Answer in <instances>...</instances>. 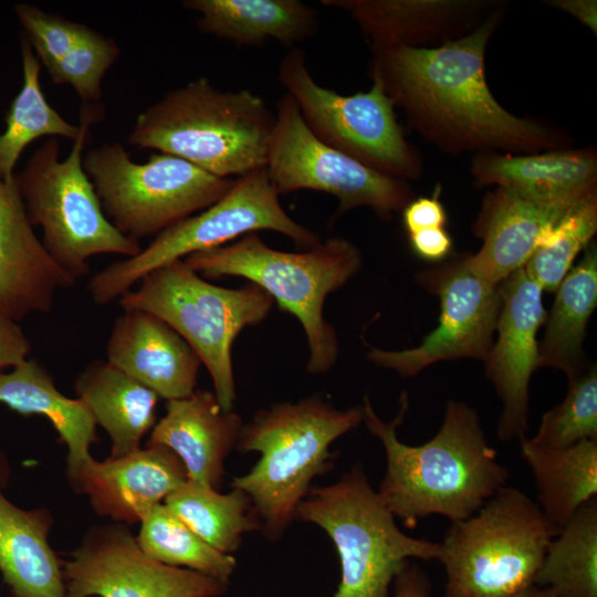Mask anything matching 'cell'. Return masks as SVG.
<instances>
[{
  "mask_svg": "<svg viewBox=\"0 0 597 597\" xmlns=\"http://www.w3.org/2000/svg\"><path fill=\"white\" fill-rule=\"evenodd\" d=\"M496 22L493 14L434 48L371 46V76L381 81L394 106L450 150L527 153L554 144L546 128L504 109L488 86L484 53Z\"/></svg>",
  "mask_w": 597,
  "mask_h": 597,
  "instance_id": "6da1fadb",
  "label": "cell"
},
{
  "mask_svg": "<svg viewBox=\"0 0 597 597\" xmlns=\"http://www.w3.org/2000/svg\"><path fill=\"white\" fill-rule=\"evenodd\" d=\"M408 394L391 421L375 412L368 397L363 408L367 429L383 443L387 469L378 495L406 527L432 514L451 522L474 514L506 485L509 470L483 432L476 411L469 405L449 400L439 431L420 446L401 442L397 428L408 411Z\"/></svg>",
  "mask_w": 597,
  "mask_h": 597,
  "instance_id": "7a4b0ae2",
  "label": "cell"
},
{
  "mask_svg": "<svg viewBox=\"0 0 597 597\" xmlns=\"http://www.w3.org/2000/svg\"><path fill=\"white\" fill-rule=\"evenodd\" d=\"M274 122L253 92L220 91L200 77L140 113L128 140L220 178L241 177L265 167Z\"/></svg>",
  "mask_w": 597,
  "mask_h": 597,
  "instance_id": "3957f363",
  "label": "cell"
},
{
  "mask_svg": "<svg viewBox=\"0 0 597 597\" xmlns=\"http://www.w3.org/2000/svg\"><path fill=\"white\" fill-rule=\"evenodd\" d=\"M182 260L205 277L241 276L263 289L303 326L310 352L307 371L322 374L334 366L338 341L323 308L327 295L360 270L362 255L352 242L333 237L305 252H285L249 232Z\"/></svg>",
  "mask_w": 597,
  "mask_h": 597,
  "instance_id": "277c9868",
  "label": "cell"
},
{
  "mask_svg": "<svg viewBox=\"0 0 597 597\" xmlns=\"http://www.w3.org/2000/svg\"><path fill=\"white\" fill-rule=\"evenodd\" d=\"M103 114L101 104H83L80 133L67 158L60 159V143L51 137L14 176L30 223L42 228L43 247L75 281L88 273L92 256L132 258L142 251L139 241L124 235L108 220L83 167L90 128Z\"/></svg>",
  "mask_w": 597,
  "mask_h": 597,
  "instance_id": "5b68a950",
  "label": "cell"
},
{
  "mask_svg": "<svg viewBox=\"0 0 597 597\" xmlns=\"http://www.w3.org/2000/svg\"><path fill=\"white\" fill-rule=\"evenodd\" d=\"M363 419L362 406L338 410L311 397L261 410L242 428L239 449L261 457L250 472L233 478L232 488L251 499L269 537L286 528L311 481L331 467L329 446Z\"/></svg>",
  "mask_w": 597,
  "mask_h": 597,
  "instance_id": "8992f818",
  "label": "cell"
},
{
  "mask_svg": "<svg viewBox=\"0 0 597 597\" xmlns=\"http://www.w3.org/2000/svg\"><path fill=\"white\" fill-rule=\"evenodd\" d=\"M558 533L537 503L503 486L446 532L438 559L447 574L444 597H512L533 586Z\"/></svg>",
  "mask_w": 597,
  "mask_h": 597,
  "instance_id": "52a82bcc",
  "label": "cell"
},
{
  "mask_svg": "<svg viewBox=\"0 0 597 597\" xmlns=\"http://www.w3.org/2000/svg\"><path fill=\"white\" fill-rule=\"evenodd\" d=\"M138 283L118 298L122 308L146 311L172 327L208 369L220 407L231 411L235 399L233 342L243 328L269 315L272 296L253 283L239 289L212 284L184 260L150 271Z\"/></svg>",
  "mask_w": 597,
  "mask_h": 597,
  "instance_id": "ba28073f",
  "label": "cell"
},
{
  "mask_svg": "<svg viewBox=\"0 0 597 597\" xmlns=\"http://www.w3.org/2000/svg\"><path fill=\"white\" fill-rule=\"evenodd\" d=\"M295 517L317 524L336 546L342 573L333 597H387L409 558L440 556V543L399 530L362 467L332 485L312 489Z\"/></svg>",
  "mask_w": 597,
  "mask_h": 597,
  "instance_id": "9c48e42d",
  "label": "cell"
},
{
  "mask_svg": "<svg viewBox=\"0 0 597 597\" xmlns=\"http://www.w3.org/2000/svg\"><path fill=\"white\" fill-rule=\"evenodd\" d=\"M266 168L238 177L217 202L156 235L132 258L95 273L87 283L92 300L106 305L133 289L150 271L205 250L226 245L249 232L270 230L311 249L321 242L317 233L294 221L283 209Z\"/></svg>",
  "mask_w": 597,
  "mask_h": 597,
  "instance_id": "30bf717a",
  "label": "cell"
},
{
  "mask_svg": "<svg viewBox=\"0 0 597 597\" xmlns=\"http://www.w3.org/2000/svg\"><path fill=\"white\" fill-rule=\"evenodd\" d=\"M83 167L108 220L137 241L207 209L234 182L164 153L136 163L119 143L91 149Z\"/></svg>",
  "mask_w": 597,
  "mask_h": 597,
  "instance_id": "8fae6325",
  "label": "cell"
},
{
  "mask_svg": "<svg viewBox=\"0 0 597 597\" xmlns=\"http://www.w3.org/2000/svg\"><path fill=\"white\" fill-rule=\"evenodd\" d=\"M371 77L369 91L346 96L313 78L302 50H290L279 65L281 84L317 139L380 174L413 178L419 171L417 157L381 81Z\"/></svg>",
  "mask_w": 597,
  "mask_h": 597,
  "instance_id": "7c38bea8",
  "label": "cell"
},
{
  "mask_svg": "<svg viewBox=\"0 0 597 597\" xmlns=\"http://www.w3.org/2000/svg\"><path fill=\"white\" fill-rule=\"evenodd\" d=\"M265 168L279 195L307 189L336 197L335 217L369 207L389 219L411 201L404 180L380 174L317 139L287 93L276 103Z\"/></svg>",
  "mask_w": 597,
  "mask_h": 597,
  "instance_id": "4fadbf2b",
  "label": "cell"
},
{
  "mask_svg": "<svg viewBox=\"0 0 597 597\" xmlns=\"http://www.w3.org/2000/svg\"><path fill=\"white\" fill-rule=\"evenodd\" d=\"M417 281L440 301L437 327L413 348L384 350L369 346L368 359L407 378L439 362H484L501 308L499 285L473 273L465 258L423 270Z\"/></svg>",
  "mask_w": 597,
  "mask_h": 597,
  "instance_id": "5bb4252c",
  "label": "cell"
},
{
  "mask_svg": "<svg viewBox=\"0 0 597 597\" xmlns=\"http://www.w3.org/2000/svg\"><path fill=\"white\" fill-rule=\"evenodd\" d=\"M66 597H218L227 585L147 556L123 523L91 528L62 562Z\"/></svg>",
  "mask_w": 597,
  "mask_h": 597,
  "instance_id": "9a60e30c",
  "label": "cell"
},
{
  "mask_svg": "<svg viewBox=\"0 0 597 597\" xmlns=\"http://www.w3.org/2000/svg\"><path fill=\"white\" fill-rule=\"evenodd\" d=\"M501 308L498 339L484 360L485 376L502 402L498 436L502 441L523 439L527 431L530 380L538 369V328L546 311L543 290L524 266L499 284Z\"/></svg>",
  "mask_w": 597,
  "mask_h": 597,
  "instance_id": "2e32d148",
  "label": "cell"
},
{
  "mask_svg": "<svg viewBox=\"0 0 597 597\" xmlns=\"http://www.w3.org/2000/svg\"><path fill=\"white\" fill-rule=\"evenodd\" d=\"M188 479L178 455L164 446H146L121 458H91L69 478L96 514L133 524Z\"/></svg>",
  "mask_w": 597,
  "mask_h": 597,
  "instance_id": "e0dca14e",
  "label": "cell"
},
{
  "mask_svg": "<svg viewBox=\"0 0 597 597\" xmlns=\"http://www.w3.org/2000/svg\"><path fill=\"white\" fill-rule=\"evenodd\" d=\"M75 284L36 237L15 184L0 179V315L50 313L57 292Z\"/></svg>",
  "mask_w": 597,
  "mask_h": 597,
  "instance_id": "ac0fdd59",
  "label": "cell"
},
{
  "mask_svg": "<svg viewBox=\"0 0 597 597\" xmlns=\"http://www.w3.org/2000/svg\"><path fill=\"white\" fill-rule=\"evenodd\" d=\"M107 362L159 398L188 397L196 390L201 360L166 322L142 310H124L106 345Z\"/></svg>",
  "mask_w": 597,
  "mask_h": 597,
  "instance_id": "d6986e66",
  "label": "cell"
},
{
  "mask_svg": "<svg viewBox=\"0 0 597 597\" xmlns=\"http://www.w3.org/2000/svg\"><path fill=\"white\" fill-rule=\"evenodd\" d=\"M579 200L540 202L498 188L485 198L474 224L483 243L465 258L468 266L482 280L499 285L526 264L540 237Z\"/></svg>",
  "mask_w": 597,
  "mask_h": 597,
  "instance_id": "ffe728a7",
  "label": "cell"
},
{
  "mask_svg": "<svg viewBox=\"0 0 597 597\" xmlns=\"http://www.w3.org/2000/svg\"><path fill=\"white\" fill-rule=\"evenodd\" d=\"M239 415L224 411L214 392L196 389L181 399L168 400L165 416L151 429L147 446H164L185 465L189 480L217 488L223 461L239 440Z\"/></svg>",
  "mask_w": 597,
  "mask_h": 597,
  "instance_id": "44dd1931",
  "label": "cell"
},
{
  "mask_svg": "<svg viewBox=\"0 0 597 597\" xmlns=\"http://www.w3.org/2000/svg\"><path fill=\"white\" fill-rule=\"evenodd\" d=\"M472 172L480 185H496L531 200L577 201L596 190L597 161L583 149L522 156L482 153Z\"/></svg>",
  "mask_w": 597,
  "mask_h": 597,
  "instance_id": "7402d4cb",
  "label": "cell"
},
{
  "mask_svg": "<svg viewBox=\"0 0 597 597\" xmlns=\"http://www.w3.org/2000/svg\"><path fill=\"white\" fill-rule=\"evenodd\" d=\"M0 488V572L11 597H66L62 562L49 543L45 509L23 510Z\"/></svg>",
  "mask_w": 597,
  "mask_h": 597,
  "instance_id": "603a6c76",
  "label": "cell"
},
{
  "mask_svg": "<svg viewBox=\"0 0 597 597\" xmlns=\"http://www.w3.org/2000/svg\"><path fill=\"white\" fill-rule=\"evenodd\" d=\"M182 7L200 14L201 32L238 45L274 40L292 48L318 28L317 12L298 0H186Z\"/></svg>",
  "mask_w": 597,
  "mask_h": 597,
  "instance_id": "cb8c5ba5",
  "label": "cell"
},
{
  "mask_svg": "<svg viewBox=\"0 0 597 597\" xmlns=\"http://www.w3.org/2000/svg\"><path fill=\"white\" fill-rule=\"evenodd\" d=\"M347 11L371 46H413L448 38L485 2L453 0H323Z\"/></svg>",
  "mask_w": 597,
  "mask_h": 597,
  "instance_id": "d4e9b609",
  "label": "cell"
},
{
  "mask_svg": "<svg viewBox=\"0 0 597 597\" xmlns=\"http://www.w3.org/2000/svg\"><path fill=\"white\" fill-rule=\"evenodd\" d=\"M74 390L108 434L109 458L140 449L142 439L156 425L159 397L107 360L88 364L77 376Z\"/></svg>",
  "mask_w": 597,
  "mask_h": 597,
  "instance_id": "484cf974",
  "label": "cell"
},
{
  "mask_svg": "<svg viewBox=\"0 0 597 597\" xmlns=\"http://www.w3.org/2000/svg\"><path fill=\"white\" fill-rule=\"evenodd\" d=\"M0 404L21 415L50 420L67 447V478L92 458L90 449L97 441L93 416L78 398L59 391L53 376L35 359L27 358L11 371H0Z\"/></svg>",
  "mask_w": 597,
  "mask_h": 597,
  "instance_id": "4316f807",
  "label": "cell"
},
{
  "mask_svg": "<svg viewBox=\"0 0 597 597\" xmlns=\"http://www.w3.org/2000/svg\"><path fill=\"white\" fill-rule=\"evenodd\" d=\"M597 305V250L588 245L584 258L572 266L556 289L538 342V368L551 367L568 380L579 376L584 365V341L588 321Z\"/></svg>",
  "mask_w": 597,
  "mask_h": 597,
  "instance_id": "83f0119b",
  "label": "cell"
},
{
  "mask_svg": "<svg viewBox=\"0 0 597 597\" xmlns=\"http://www.w3.org/2000/svg\"><path fill=\"white\" fill-rule=\"evenodd\" d=\"M521 455L533 473L537 505L558 532L597 496V439L554 449L523 438Z\"/></svg>",
  "mask_w": 597,
  "mask_h": 597,
  "instance_id": "f1b7e54d",
  "label": "cell"
},
{
  "mask_svg": "<svg viewBox=\"0 0 597 597\" xmlns=\"http://www.w3.org/2000/svg\"><path fill=\"white\" fill-rule=\"evenodd\" d=\"M22 86L12 101L0 133V179L14 182V168L20 155L42 136L75 140L80 125L65 121L45 100L40 83L41 63L23 33L20 35Z\"/></svg>",
  "mask_w": 597,
  "mask_h": 597,
  "instance_id": "f546056e",
  "label": "cell"
},
{
  "mask_svg": "<svg viewBox=\"0 0 597 597\" xmlns=\"http://www.w3.org/2000/svg\"><path fill=\"white\" fill-rule=\"evenodd\" d=\"M164 503L199 537L224 554L239 548L243 533L260 527L251 499L235 488L221 494L187 479Z\"/></svg>",
  "mask_w": 597,
  "mask_h": 597,
  "instance_id": "4dcf8cb0",
  "label": "cell"
},
{
  "mask_svg": "<svg viewBox=\"0 0 597 597\" xmlns=\"http://www.w3.org/2000/svg\"><path fill=\"white\" fill-rule=\"evenodd\" d=\"M534 585L556 597H597V496L551 541Z\"/></svg>",
  "mask_w": 597,
  "mask_h": 597,
  "instance_id": "1f68e13d",
  "label": "cell"
},
{
  "mask_svg": "<svg viewBox=\"0 0 597 597\" xmlns=\"http://www.w3.org/2000/svg\"><path fill=\"white\" fill-rule=\"evenodd\" d=\"M136 540L150 558L201 573L226 585L237 565L234 557L206 543L165 503L155 505L143 517Z\"/></svg>",
  "mask_w": 597,
  "mask_h": 597,
  "instance_id": "d6a6232c",
  "label": "cell"
},
{
  "mask_svg": "<svg viewBox=\"0 0 597 597\" xmlns=\"http://www.w3.org/2000/svg\"><path fill=\"white\" fill-rule=\"evenodd\" d=\"M597 230L596 190L575 203L538 239L524 270L541 289L554 292L572 269L577 254Z\"/></svg>",
  "mask_w": 597,
  "mask_h": 597,
  "instance_id": "836d02e7",
  "label": "cell"
},
{
  "mask_svg": "<svg viewBox=\"0 0 597 597\" xmlns=\"http://www.w3.org/2000/svg\"><path fill=\"white\" fill-rule=\"evenodd\" d=\"M597 439V369L568 380L563 401L544 413L537 432L531 441L559 449L583 440Z\"/></svg>",
  "mask_w": 597,
  "mask_h": 597,
  "instance_id": "e575fe53",
  "label": "cell"
},
{
  "mask_svg": "<svg viewBox=\"0 0 597 597\" xmlns=\"http://www.w3.org/2000/svg\"><path fill=\"white\" fill-rule=\"evenodd\" d=\"M113 39L88 28L82 39L50 71L56 85H69L83 104L98 103L102 80L119 56Z\"/></svg>",
  "mask_w": 597,
  "mask_h": 597,
  "instance_id": "d590c367",
  "label": "cell"
},
{
  "mask_svg": "<svg viewBox=\"0 0 597 597\" xmlns=\"http://www.w3.org/2000/svg\"><path fill=\"white\" fill-rule=\"evenodd\" d=\"M23 34L48 72L82 39L87 25L43 11L30 3L13 7Z\"/></svg>",
  "mask_w": 597,
  "mask_h": 597,
  "instance_id": "8d00e7d4",
  "label": "cell"
},
{
  "mask_svg": "<svg viewBox=\"0 0 597 597\" xmlns=\"http://www.w3.org/2000/svg\"><path fill=\"white\" fill-rule=\"evenodd\" d=\"M30 350L31 342L18 322L0 315V371L25 360Z\"/></svg>",
  "mask_w": 597,
  "mask_h": 597,
  "instance_id": "74e56055",
  "label": "cell"
},
{
  "mask_svg": "<svg viewBox=\"0 0 597 597\" xmlns=\"http://www.w3.org/2000/svg\"><path fill=\"white\" fill-rule=\"evenodd\" d=\"M444 222L443 206L436 198H418L404 208V223L409 234L423 229L443 228Z\"/></svg>",
  "mask_w": 597,
  "mask_h": 597,
  "instance_id": "f35d334b",
  "label": "cell"
},
{
  "mask_svg": "<svg viewBox=\"0 0 597 597\" xmlns=\"http://www.w3.org/2000/svg\"><path fill=\"white\" fill-rule=\"evenodd\" d=\"M409 235L415 253L429 261L442 260L452 248V240L443 228L423 229Z\"/></svg>",
  "mask_w": 597,
  "mask_h": 597,
  "instance_id": "ab89813d",
  "label": "cell"
},
{
  "mask_svg": "<svg viewBox=\"0 0 597 597\" xmlns=\"http://www.w3.org/2000/svg\"><path fill=\"white\" fill-rule=\"evenodd\" d=\"M431 584L418 566L408 564L395 579L394 597H430Z\"/></svg>",
  "mask_w": 597,
  "mask_h": 597,
  "instance_id": "60d3db41",
  "label": "cell"
},
{
  "mask_svg": "<svg viewBox=\"0 0 597 597\" xmlns=\"http://www.w3.org/2000/svg\"><path fill=\"white\" fill-rule=\"evenodd\" d=\"M552 6L572 14L594 33L597 30V2L595 0H555Z\"/></svg>",
  "mask_w": 597,
  "mask_h": 597,
  "instance_id": "b9f144b4",
  "label": "cell"
},
{
  "mask_svg": "<svg viewBox=\"0 0 597 597\" xmlns=\"http://www.w3.org/2000/svg\"><path fill=\"white\" fill-rule=\"evenodd\" d=\"M512 597H556L549 588L531 586Z\"/></svg>",
  "mask_w": 597,
  "mask_h": 597,
  "instance_id": "7bdbcfd3",
  "label": "cell"
},
{
  "mask_svg": "<svg viewBox=\"0 0 597 597\" xmlns=\"http://www.w3.org/2000/svg\"><path fill=\"white\" fill-rule=\"evenodd\" d=\"M10 476V465L4 452L0 449V488H3Z\"/></svg>",
  "mask_w": 597,
  "mask_h": 597,
  "instance_id": "ee69618b",
  "label": "cell"
}]
</instances>
